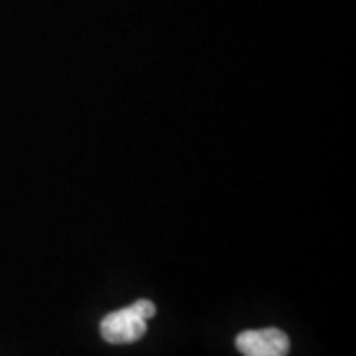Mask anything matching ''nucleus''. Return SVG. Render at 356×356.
Here are the masks:
<instances>
[{
  "mask_svg": "<svg viewBox=\"0 0 356 356\" xmlns=\"http://www.w3.org/2000/svg\"><path fill=\"white\" fill-rule=\"evenodd\" d=\"M156 315V307L149 299H139L133 305L117 309L102 321V337L111 344L137 343L147 332V321Z\"/></svg>",
  "mask_w": 356,
  "mask_h": 356,
  "instance_id": "f257e3e1",
  "label": "nucleus"
},
{
  "mask_svg": "<svg viewBox=\"0 0 356 356\" xmlns=\"http://www.w3.org/2000/svg\"><path fill=\"white\" fill-rule=\"evenodd\" d=\"M236 348L243 356H287L289 337L275 327L243 331L236 337Z\"/></svg>",
  "mask_w": 356,
  "mask_h": 356,
  "instance_id": "f03ea898",
  "label": "nucleus"
}]
</instances>
